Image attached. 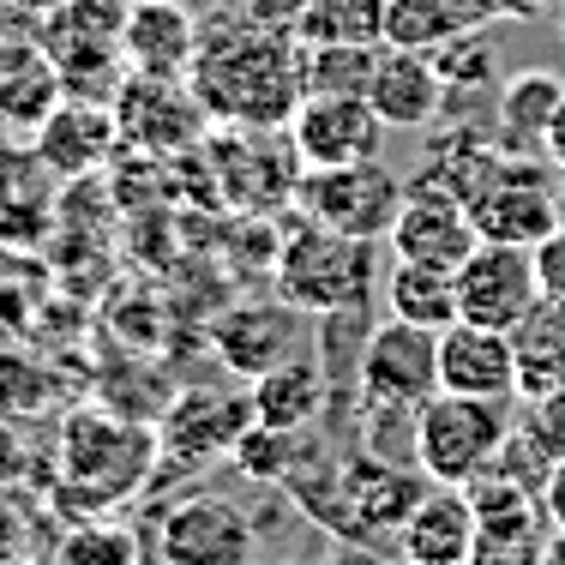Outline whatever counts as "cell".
<instances>
[{
  "label": "cell",
  "instance_id": "6da1fadb",
  "mask_svg": "<svg viewBox=\"0 0 565 565\" xmlns=\"http://www.w3.org/2000/svg\"><path fill=\"white\" fill-rule=\"evenodd\" d=\"M186 85L199 90L211 120L228 127H289L301 90V36L282 24H211L199 31V55L186 66Z\"/></svg>",
  "mask_w": 565,
  "mask_h": 565
},
{
  "label": "cell",
  "instance_id": "7a4b0ae2",
  "mask_svg": "<svg viewBox=\"0 0 565 565\" xmlns=\"http://www.w3.org/2000/svg\"><path fill=\"white\" fill-rule=\"evenodd\" d=\"M511 439L505 397L434 392L415 409V469L439 488H476Z\"/></svg>",
  "mask_w": 565,
  "mask_h": 565
},
{
  "label": "cell",
  "instance_id": "3957f363",
  "mask_svg": "<svg viewBox=\"0 0 565 565\" xmlns=\"http://www.w3.org/2000/svg\"><path fill=\"white\" fill-rule=\"evenodd\" d=\"M277 289L301 313H338V307H367L373 301V241L338 235V228L301 217L282 241L277 259Z\"/></svg>",
  "mask_w": 565,
  "mask_h": 565
},
{
  "label": "cell",
  "instance_id": "277c9868",
  "mask_svg": "<svg viewBox=\"0 0 565 565\" xmlns=\"http://www.w3.org/2000/svg\"><path fill=\"white\" fill-rule=\"evenodd\" d=\"M439 392V331L385 319L355 361V409H422Z\"/></svg>",
  "mask_w": 565,
  "mask_h": 565
},
{
  "label": "cell",
  "instance_id": "5b68a950",
  "mask_svg": "<svg viewBox=\"0 0 565 565\" xmlns=\"http://www.w3.org/2000/svg\"><path fill=\"white\" fill-rule=\"evenodd\" d=\"M547 151H511L505 169L469 199V223L481 241H505V247H535L559 228V181L547 174Z\"/></svg>",
  "mask_w": 565,
  "mask_h": 565
},
{
  "label": "cell",
  "instance_id": "8992f818",
  "mask_svg": "<svg viewBox=\"0 0 565 565\" xmlns=\"http://www.w3.org/2000/svg\"><path fill=\"white\" fill-rule=\"evenodd\" d=\"M403 193H409V186L373 157V163H343V169H307L301 186H295V205H301V217L338 228V235L385 241Z\"/></svg>",
  "mask_w": 565,
  "mask_h": 565
},
{
  "label": "cell",
  "instance_id": "52a82bcc",
  "mask_svg": "<svg viewBox=\"0 0 565 565\" xmlns=\"http://www.w3.org/2000/svg\"><path fill=\"white\" fill-rule=\"evenodd\" d=\"M120 19H127V0H55V7L36 19L43 36V55L61 66L66 97L85 90V78H109L120 85Z\"/></svg>",
  "mask_w": 565,
  "mask_h": 565
},
{
  "label": "cell",
  "instance_id": "ba28073f",
  "mask_svg": "<svg viewBox=\"0 0 565 565\" xmlns=\"http://www.w3.org/2000/svg\"><path fill=\"white\" fill-rule=\"evenodd\" d=\"M205 103L186 78H157V73H127L115 90V127L127 145H145L157 157H174L205 132Z\"/></svg>",
  "mask_w": 565,
  "mask_h": 565
},
{
  "label": "cell",
  "instance_id": "9c48e42d",
  "mask_svg": "<svg viewBox=\"0 0 565 565\" xmlns=\"http://www.w3.org/2000/svg\"><path fill=\"white\" fill-rule=\"evenodd\" d=\"M542 295L535 277V247H505V241H476L463 265H457V319L511 331L530 301Z\"/></svg>",
  "mask_w": 565,
  "mask_h": 565
},
{
  "label": "cell",
  "instance_id": "30bf717a",
  "mask_svg": "<svg viewBox=\"0 0 565 565\" xmlns=\"http://www.w3.org/2000/svg\"><path fill=\"white\" fill-rule=\"evenodd\" d=\"M282 132H289L301 169L373 163L380 145H385V120L373 115L367 97H301Z\"/></svg>",
  "mask_w": 565,
  "mask_h": 565
},
{
  "label": "cell",
  "instance_id": "8fae6325",
  "mask_svg": "<svg viewBox=\"0 0 565 565\" xmlns=\"http://www.w3.org/2000/svg\"><path fill=\"white\" fill-rule=\"evenodd\" d=\"M157 554L163 565H253V523L223 493H193L163 511Z\"/></svg>",
  "mask_w": 565,
  "mask_h": 565
},
{
  "label": "cell",
  "instance_id": "7c38bea8",
  "mask_svg": "<svg viewBox=\"0 0 565 565\" xmlns=\"http://www.w3.org/2000/svg\"><path fill=\"white\" fill-rule=\"evenodd\" d=\"M253 427V392H223V385H199V392H181L163 415V451L181 457V463H211V457H228L235 439Z\"/></svg>",
  "mask_w": 565,
  "mask_h": 565
},
{
  "label": "cell",
  "instance_id": "4fadbf2b",
  "mask_svg": "<svg viewBox=\"0 0 565 565\" xmlns=\"http://www.w3.org/2000/svg\"><path fill=\"white\" fill-rule=\"evenodd\" d=\"M367 103L385 127L422 132L439 120V109H446V78H439V66L427 49L380 43V61H373V78H367Z\"/></svg>",
  "mask_w": 565,
  "mask_h": 565
},
{
  "label": "cell",
  "instance_id": "5bb4252c",
  "mask_svg": "<svg viewBox=\"0 0 565 565\" xmlns=\"http://www.w3.org/2000/svg\"><path fill=\"white\" fill-rule=\"evenodd\" d=\"M476 223H469V211L457 205L451 193H434V186H409L392 217V253L397 259H422V265H457L476 253Z\"/></svg>",
  "mask_w": 565,
  "mask_h": 565
},
{
  "label": "cell",
  "instance_id": "9a60e30c",
  "mask_svg": "<svg viewBox=\"0 0 565 565\" xmlns=\"http://www.w3.org/2000/svg\"><path fill=\"white\" fill-rule=\"evenodd\" d=\"M439 392L457 397H518V355L511 338L476 319H457L439 331Z\"/></svg>",
  "mask_w": 565,
  "mask_h": 565
},
{
  "label": "cell",
  "instance_id": "2e32d148",
  "mask_svg": "<svg viewBox=\"0 0 565 565\" xmlns=\"http://www.w3.org/2000/svg\"><path fill=\"white\" fill-rule=\"evenodd\" d=\"M193 55H199V19L181 0H127V19H120V61H127V73L186 78Z\"/></svg>",
  "mask_w": 565,
  "mask_h": 565
},
{
  "label": "cell",
  "instance_id": "e0dca14e",
  "mask_svg": "<svg viewBox=\"0 0 565 565\" xmlns=\"http://www.w3.org/2000/svg\"><path fill=\"white\" fill-rule=\"evenodd\" d=\"M476 542H481V523L469 488H439V481L422 493V505L397 530V547L409 565H469Z\"/></svg>",
  "mask_w": 565,
  "mask_h": 565
},
{
  "label": "cell",
  "instance_id": "ac0fdd59",
  "mask_svg": "<svg viewBox=\"0 0 565 565\" xmlns=\"http://www.w3.org/2000/svg\"><path fill=\"white\" fill-rule=\"evenodd\" d=\"M115 451H151V434L115 422V415H103V409L73 415V427H66V476L90 481L97 500H115V493H127L132 481L145 476V463H127V457L115 463Z\"/></svg>",
  "mask_w": 565,
  "mask_h": 565
},
{
  "label": "cell",
  "instance_id": "d6986e66",
  "mask_svg": "<svg viewBox=\"0 0 565 565\" xmlns=\"http://www.w3.org/2000/svg\"><path fill=\"white\" fill-rule=\"evenodd\" d=\"M115 139H120L115 103L97 109L90 97H66L61 109L36 127V163L49 174H61V181H78V174H90L115 151Z\"/></svg>",
  "mask_w": 565,
  "mask_h": 565
},
{
  "label": "cell",
  "instance_id": "ffe728a7",
  "mask_svg": "<svg viewBox=\"0 0 565 565\" xmlns=\"http://www.w3.org/2000/svg\"><path fill=\"white\" fill-rule=\"evenodd\" d=\"M301 343V307L289 301H247L217 326V355L235 373H265L295 355Z\"/></svg>",
  "mask_w": 565,
  "mask_h": 565
},
{
  "label": "cell",
  "instance_id": "44dd1931",
  "mask_svg": "<svg viewBox=\"0 0 565 565\" xmlns=\"http://www.w3.org/2000/svg\"><path fill=\"white\" fill-rule=\"evenodd\" d=\"M511 355H518V397H542L565 385V301L559 295H535L530 313L505 331Z\"/></svg>",
  "mask_w": 565,
  "mask_h": 565
},
{
  "label": "cell",
  "instance_id": "7402d4cb",
  "mask_svg": "<svg viewBox=\"0 0 565 565\" xmlns=\"http://www.w3.org/2000/svg\"><path fill=\"white\" fill-rule=\"evenodd\" d=\"M565 109V78L547 66H523L500 85V145L505 151H547V132Z\"/></svg>",
  "mask_w": 565,
  "mask_h": 565
},
{
  "label": "cell",
  "instance_id": "603a6c76",
  "mask_svg": "<svg viewBox=\"0 0 565 565\" xmlns=\"http://www.w3.org/2000/svg\"><path fill=\"white\" fill-rule=\"evenodd\" d=\"M331 385H326V361L289 355L277 367L253 373V422L282 427V434H301L319 409H326Z\"/></svg>",
  "mask_w": 565,
  "mask_h": 565
},
{
  "label": "cell",
  "instance_id": "cb8c5ba5",
  "mask_svg": "<svg viewBox=\"0 0 565 565\" xmlns=\"http://www.w3.org/2000/svg\"><path fill=\"white\" fill-rule=\"evenodd\" d=\"M500 0H392L385 7V43H403V49H439L451 36H469V31H488L500 24Z\"/></svg>",
  "mask_w": 565,
  "mask_h": 565
},
{
  "label": "cell",
  "instance_id": "d4e9b609",
  "mask_svg": "<svg viewBox=\"0 0 565 565\" xmlns=\"http://www.w3.org/2000/svg\"><path fill=\"white\" fill-rule=\"evenodd\" d=\"M385 307H392V319L446 331V326H457V271L422 265V259H397V271L385 277Z\"/></svg>",
  "mask_w": 565,
  "mask_h": 565
},
{
  "label": "cell",
  "instance_id": "484cf974",
  "mask_svg": "<svg viewBox=\"0 0 565 565\" xmlns=\"http://www.w3.org/2000/svg\"><path fill=\"white\" fill-rule=\"evenodd\" d=\"M61 103H66V78L49 55H31V61L12 66V73H0V127L36 132Z\"/></svg>",
  "mask_w": 565,
  "mask_h": 565
},
{
  "label": "cell",
  "instance_id": "4316f807",
  "mask_svg": "<svg viewBox=\"0 0 565 565\" xmlns=\"http://www.w3.org/2000/svg\"><path fill=\"white\" fill-rule=\"evenodd\" d=\"M385 7H392V0H301L295 36H301V43L380 49L385 43Z\"/></svg>",
  "mask_w": 565,
  "mask_h": 565
},
{
  "label": "cell",
  "instance_id": "83f0119b",
  "mask_svg": "<svg viewBox=\"0 0 565 565\" xmlns=\"http://www.w3.org/2000/svg\"><path fill=\"white\" fill-rule=\"evenodd\" d=\"M380 49L355 43H301V90L307 97H367Z\"/></svg>",
  "mask_w": 565,
  "mask_h": 565
},
{
  "label": "cell",
  "instance_id": "f1b7e54d",
  "mask_svg": "<svg viewBox=\"0 0 565 565\" xmlns=\"http://www.w3.org/2000/svg\"><path fill=\"white\" fill-rule=\"evenodd\" d=\"M295 434H282V427H265V422H253L247 434L235 439V469L241 476H253V481H289V469H295Z\"/></svg>",
  "mask_w": 565,
  "mask_h": 565
},
{
  "label": "cell",
  "instance_id": "f546056e",
  "mask_svg": "<svg viewBox=\"0 0 565 565\" xmlns=\"http://www.w3.org/2000/svg\"><path fill=\"white\" fill-rule=\"evenodd\" d=\"M439 66V78H446V97L451 90H481L493 78V49L481 43V31H469V36H451V43H439V49H427Z\"/></svg>",
  "mask_w": 565,
  "mask_h": 565
},
{
  "label": "cell",
  "instance_id": "4dcf8cb0",
  "mask_svg": "<svg viewBox=\"0 0 565 565\" xmlns=\"http://www.w3.org/2000/svg\"><path fill=\"white\" fill-rule=\"evenodd\" d=\"M518 434L530 439V446L542 451L547 463H559V457H565V385H554V392H542V397H530V415H523Z\"/></svg>",
  "mask_w": 565,
  "mask_h": 565
},
{
  "label": "cell",
  "instance_id": "1f68e13d",
  "mask_svg": "<svg viewBox=\"0 0 565 565\" xmlns=\"http://www.w3.org/2000/svg\"><path fill=\"white\" fill-rule=\"evenodd\" d=\"M55 565H139V547L127 530H78Z\"/></svg>",
  "mask_w": 565,
  "mask_h": 565
},
{
  "label": "cell",
  "instance_id": "d6a6232c",
  "mask_svg": "<svg viewBox=\"0 0 565 565\" xmlns=\"http://www.w3.org/2000/svg\"><path fill=\"white\" fill-rule=\"evenodd\" d=\"M535 277H542V295L565 301V223L547 241H535Z\"/></svg>",
  "mask_w": 565,
  "mask_h": 565
},
{
  "label": "cell",
  "instance_id": "836d02e7",
  "mask_svg": "<svg viewBox=\"0 0 565 565\" xmlns=\"http://www.w3.org/2000/svg\"><path fill=\"white\" fill-rule=\"evenodd\" d=\"M542 511L554 530H565V457L559 463H547V481H542Z\"/></svg>",
  "mask_w": 565,
  "mask_h": 565
},
{
  "label": "cell",
  "instance_id": "e575fe53",
  "mask_svg": "<svg viewBox=\"0 0 565 565\" xmlns=\"http://www.w3.org/2000/svg\"><path fill=\"white\" fill-rule=\"evenodd\" d=\"M547 157L565 169V109H559V120H554V132H547Z\"/></svg>",
  "mask_w": 565,
  "mask_h": 565
},
{
  "label": "cell",
  "instance_id": "d590c367",
  "mask_svg": "<svg viewBox=\"0 0 565 565\" xmlns=\"http://www.w3.org/2000/svg\"><path fill=\"white\" fill-rule=\"evenodd\" d=\"M542 565H565V530H554V542L542 547Z\"/></svg>",
  "mask_w": 565,
  "mask_h": 565
},
{
  "label": "cell",
  "instance_id": "8d00e7d4",
  "mask_svg": "<svg viewBox=\"0 0 565 565\" xmlns=\"http://www.w3.org/2000/svg\"><path fill=\"white\" fill-rule=\"evenodd\" d=\"M535 7H542V0H500V12H505V19H530Z\"/></svg>",
  "mask_w": 565,
  "mask_h": 565
},
{
  "label": "cell",
  "instance_id": "74e56055",
  "mask_svg": "<svg viewBox=\"0 0 565 565\" xmlns=\"http://www.w3.org/2000/svg\"><path fill=\"white\" fill-rule=\"evenodd\" d=\"M0 7H19V12H36V19H43V12L55 7V0H0Z\"/></svg>",
  "mask_w": 565,
  "mask_h": 565
},
{
  "label": "cell",
  "instance_id": "f35d334b",
  "mask_svg": "<svg viewBox=\"0 0 565 565\" xmlns=\"http://www.w3.org/2000/svg\"><path fill=\"white\" fill-rule=\"evenodd\" d=\"M559 223H565V186H559Z\"/></svg>",
  "mask_w": 565,
  "mask_h": 565
},
{
  "label": "cell",
  "instance_id": "ab89813d",
  "mask_svg": "<svg viewBox=\"0 0 565 565\" xmlns=\"http://www.w3.org/2000/svg\"><path fill=\"white\" fill-rule=\"evenodd\" d=\"M403 565H409V559H403Z\"/></svg>",
  "mask_w": 565,
  "mask_h": 565
}]
</instances>
